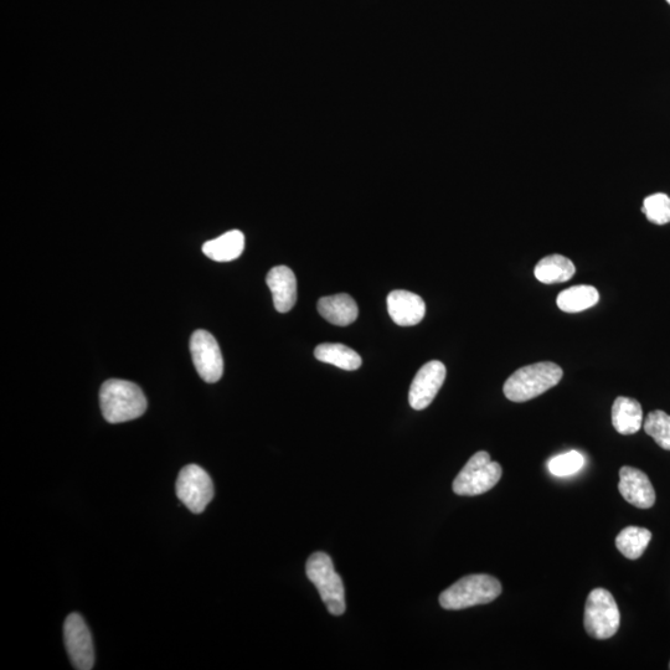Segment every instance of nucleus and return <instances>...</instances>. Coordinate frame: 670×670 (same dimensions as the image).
Wrapping results in <instances>:
<instances>
[{"label":"nucleus","mask_w":670,"mask_h":670,"mask_svg":"<svg viewBox=\"0 0 670 670\" xmlns=\"http://www.w3.org/2000/svg\"><path fill=\"white\" fill-rule=\"evenodd\" d=\"M308 579L317 587L319 595L333 616H342L347 610L342 577L334 569L331 556L314 553L309 556L306 566Z\"/></svg>","instance_id":"nucleus-4"},{"label":"nucleus","mask_w":670,"mask_h":670,"mask_svg":"<svg viewBox=\"0 0 670 670\" xmlns=\"http://www.w3.org/2000/svg\"><path fill=\"white\" fill-rule=\"evenodd\" d=\"M314 355L319 362L332 364L334 367L353 371L362 367L363 360L355 350L347 345L337 343L319 344Z\"/></svg>","instance_id":"nucleus-18"},{"label":"nucleus","mask_w":670,"mask_h":670,"mask_svg":"<svg viewBox=\"0 0 670 670\" xmlns=\"http://www.w3.org/2000/svg\"><path fill=\"white\" fill-rule=\"evenodd\" d=\"M318 312L334 326L347 327L357 321L359 308L357 302L347 293L323 297L318 301Z\"/></svg>","instance_id":"nucleus-14"},{"label":"nucleus","mask_w":670,"mask_h":670,"mask_svg":"<svg viewBox=\"0 0 670 670\" xmlns=\"http://www.w3.org/2000/svg\"><path fill=\"white\" fill-rule=\"evenodd\" d=\"M585 465V457L580 452L570 451L551 458L548 463L549 471L556 477L572 476Z\"/></svg>","instance_id":"nucleus-23"},{"label":"nucleus","mask_w":670,"mask_h":670,"mask_svg":"<svg viewBox=\"0 0 670 670\" xmlns=\"http://www.w3.org/2000/svg\"><path fill=\"white\" fill-rule=\"evenodd\" d=\"M447 370L438 360L426 363L412 380L409 402L414 410H425L435 400L446 380Z\"/></svg>","instance_id":"nucleus-10"},{"label":"nucleus","mask_w":670,"mask_h":670,"mask_svg":"<svg viewBox=\"0 0 670 670\" xmlns=\"http://www.w3.org/2000/svg\"><path fill=\"white\" fill-rule=\"evenodd\" d=\"M564 371L558 364L543 362L520 368L504 384V395L513 402L538 398L554 388L563 379Z\"/></svg>","instance_id":"nucleus-2"},{"label":"nucleus","mask_w":670,"mask_h":670,"mask_svg":"<svg viewBox=\"0 0 670 670\" xmlns=\"http://www.w3.org/2000/svg\"><path fill=\"white\" fill-rule=\"evenodd\" d=\"M67 653L75 669L90 670L95 666V648L91 632L79 613H71L64 625Z\"/></svg>","instance_id":"nucleus-9"},{"label":"nucleus","mask_w":670,"mask_h":670,"mask_svg":"<svg viewBox=\"0 0 670 670\" xmlns=\"http://www.w3.org/2000/svg\"><path fill=\"white\" fill-rule=\"evenodd\" d=\"M503 469L493 462L486 451L477 452L469 458L466 466L453 481V492L457 496L474 497L487 493L501 481Z\"/></svg>","instance_id":"nucleus-5"},{"label":"nucleus","mask_w":670,"mask_h":670,"mask_svg":"<svg viewBox=\"0 0 670 670\" xmlns=\"http://www.w3.org/2000/svg\"><path fill=\"white\" fill-rule=\"evenodd\" d=\"M267 286L273 297V304L280 313L290 312L297 302V278L287 266H276L268 272Z\"/></svg>","instance_id":"nucleus-13"},{"label":"nucleus","mask_w":670,"mask_h":670,"mask_svg":"<svg viewBox=\"0 0 670 670\" xmlns=\"http://www.w3.org/2000/svg\"><path fill=\"white\" fill-rule=\"evenodd\" d=\"M668 4L670 5V0H667Z\"/></svg>","instance_id":"nucleus-24"},{"label":"nucleus","mask_w":670,"mask_h":670,"mask_svg":"<svg viewBox=\"0 0 670 670\" xmlns=\"http://www.w3.org/2000/svg\"><path fill=\"white\" fill-rule=\"evenodd\" d=\"M621 496L626 501L639 509H648L656 503V491L646 473L633 467H622L620 471V483H618Z\"/></svg>","instance_id":"nucleus-11"},{"label":"nucleus","mask_w":670,"mask_h":670,"mask_svg":"<svg viewBox=\"0 0 670 670\" xmlns=\"http://www.w3.org/2000/svg\"><path fill=\"white\" fill-rule=\"evenodd\" d=\"M388 311L391 319L401 327L419 324L426 314V304L415 293L396 290L388 296Z\"/></svg>","instance_id":"nucleus-12"},{"label":"nucleus","mask_w":670,"mask_h":670,"mask_svg":"<svg viewBox=\"0 0 670 670\" xmlns=\"http://www.w3.org/2000/svg\"><path fill=\"white\" fill-rule=\"evenodd\" d=\"M612 425L618 434L635 435L643 426V410L635 399L620 396L612 406Z\"/></svg>","instance_id":"nucleus-15"},{"label":"nucleus","mask_w":670,"mask_h":670,"mask_svg":"<svg viewBox=\"0 0 670 670\" xmlns=\"http://www.w3.org/2000/svg\"><path fill=\"white\" fill-rule=\"evenodd\" d=\"M576 267L568 257L563 255H550L544 257L535 266L534 275L536 280L545 285L564 283L575 276Z\"/></svg>","instance_id":"nucleus-17"},{"label":"nucleus","mask_w":670,"mask_h":670,"mask_svg":"<svg viewBox=\"0 0 670 670\" xmlns=\"http://www.w3.org/2000/svg\"><path fill=\"white\" fill-rule=\"evenodd\" d=\"M585 630L595 639L616 635L621 625L620 610L610 591L595 589L587 597L584 616Z\"/></svg>","instance_id":"nucleus-6"},{"label":"nucleus","mask_w":670,"mask_h":670,"mask_svg":"<svg viewBox=\"0 0 670 670\" xmlns=\"http://www.w3.org/2000/svg\"><path fill=\"white\" fill-rule=\"evenodd\" d=\"M643 214L651 223L666 225L670 223V198L667 194L657 193L649 195L643 201Z\"/></svg>","instance_id":"nucleus-22"},{"label":"nucleus","mask_w":670,"mask_h":670,"mask_svg":"<svg viewBox=\"0 0 670 670\" xmlns=\"http://www.w3.org/2000/svg\"><path fill=\"white\" fill-rule=\"evenodd\" d=\"M643 426L646 434L651 436L659 447L670 451V416L667 412L661 410L649 412Z\"/></svg>","instance_id":"nucleus-21"},{"label":"nucleus","mask_w":670,"mask_h":670,"mask_svg":"<svg viewBox=\"0 0 670 670\" xmlns=\"http://www.w3.org/2000/svg\"><path fill=\"white\" fill-rule=\"evenodd\" d=\"M179 501L194 514L203 513L214 498V483L208 472L197 465H189L180 471L177 479Z\"/></svg>","instance_id":"nucleus-7"},{"label":"nucleus","mask_w":670,"mask_h":670,"mask_svg":"<svg viewBox=\"0 0 670 670\" xmlns=\"http://www.w3.org/2000/svg\"><path fill=\"white\" fill-rule=\"evenodd\" d=\"M600 293L594 286L579 285L568 288L558 296V307L566 313H580L596 306Z\"/></svg>","instance_id":"nucleus-19"},{"label":"nucleus","mask_w":670,"mask_h":670,"mask_svg":"<svg viewBox=\"0 0 670 670\" xmlns=\"http://www.w3.org/2000/svg\"><path fill=\"white\" fill-rule=\"evenodd\" d=\"M102 415L110 424H122L141 417L147 410V399L131 381L111 379L100 390Z\"/></svg>","instance_id":"nucleus-1"},{"label":"nucleus","mask_w":670,"mask_h":670,"mask_svg":"<svg viewBox=\"0 0 670 670\" xmlns=\"http://www.w3.org/2000/svg\"><path fill=\"white\" fill-rule=\"evenodd\" d=\"M245 250V236L239 230L229 231L218 239L205 242L203 252L216 262H230L239 259Z\"/></svg>","instance_id":"nucleus-16"},{"label":"nucleus","mask_w":670,"mask_h":670,"mask_svg":"<svg viewBox=\"0 0 670 670\" xmlns=\"http://www.w3.org/2000/svg\"><path fill=\"white\" fill-rule=\"evenodd\" d=\"M501 594L502 584L496 577L486 574L468 575L442 592L440 605L445 610L460 611L491 603Z\"/></svg>","instance_id":"nucleus-3"},{"label":"nucleus","mask_w":670,"mask_h":670,"mask_svg":"<svg viewBox=\"0 0 670 670\" xmlns=\"http://www.w3.org/2000/svg\"><path fill=\"white\" fill-rule=\"evenodd\" d=\"M190 352L200 378L205 383H218L224 373V359L213 334L199 329L190 338Z\"/></svg>","instance_id":"nucleus-8"},{"label":"nucleus","mask_w":670,"mask_h":670,"mask_svg":"<svg viewBox=\"0 0 670 670\" xmlns=\"http://www.w3.org/2000/svg\"><path fill=\"white\" fill-rule=\"evenodd\" d=\"M651 540L652 533L648 529L627 527L617 535L616 546L618 551L627 559L637 560L646 551Z\"/></svg>","instance_id":"nucleus-20"}]
</instances>
